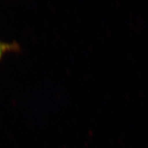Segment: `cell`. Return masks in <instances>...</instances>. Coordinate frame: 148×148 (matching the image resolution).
<instances>
[{
  "instance_id": "1",
  "label": "cell",
  "mask_w": 148,
  "mask_h": 148,
  "mask_svg": "<svg viewBox=\"0 0 148 148\" xmlns=\"http://www.w3.org/2000/svg\"><path fill=\"white\" fill-rule=\"evenodd\" d=\"M20 49V46L16 41L12 42H4L0 40V59L6 52L11 51H18Z\"/></svg>"
}]
</instances>
